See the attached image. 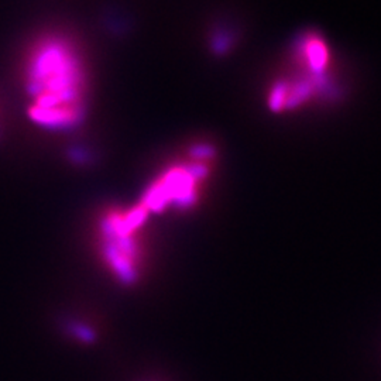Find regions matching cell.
<instances>
[{
    "mask_svg": "<svg viewBox=\"0 0 381 381\" xmlns=\"http://www.w3.org/2000/svg\"><path fill=\"white\" fill-rule=\"evenodd\" d=\"M24 88L30 98L27 115L37 126H76L85 115L86 72L75 44L57 34L38 38L25 55Z\"/></svg>",
    "mask_w": 381,
    "mask_h": 381,
    "instance_id": "cell-1",
    "label": "cell"
}]
</instances>
